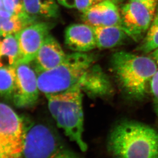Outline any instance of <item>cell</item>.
Instances as JSON below:
<instances>
[{"mask_svg": "<svg viewBox=\"0 0 158 158\" xmlns=\"http://www.w3.org/2000/svg\"><path fill=\"white\" fill-rule=\"evenodd\" d=\"M94 59L93 55L87 52L68 54L64 61L56 67L35 72L39 89L46 96L80 86L87 70L94 64Z\"/></svg>", "mask_w": 158, "mask_h": 158, "instance_id": "3957f363", "label": "cell"}, {"mask_svg": "<svg viewBox=\"0 0 158 158\" xmlns=\"http://www.w3.org/2000/svg\"><path fill=\"white\" fill-rule=\"evenodd\" d=\"M21 59L18 40L15 34L9 35L2 41L0 67H12Z\"/></svg>", "mask_w": 158, "mask_h": 158, "instance_id": "2e32d148", "label": "cell"}, {"mask_svg": "<svg viewBox=\"0 0 158 158\" xmlns=\"http://www.w3.org/2000/svg\"><path fill=\"white\" fill-rule=\"evenodd\" d=\"M96 37L97 47L109 49L121 45L129 35L121 26H100L93 27Z\"/></svg>", "mask_w": 158, "mask_h": 158, "instance_id": "9a60e30c", "label": "cell"}, {"mask_svg": "<svg viewBox=\"0 0 158 158\" xmlns=\"http://www.w3.org/2000/svg\"><path fill=\"white\" fill-rule=\"evenodd\" d=\"M155 108L156 110V112H157V115H158V104H155Z\"/></svg>", "mask_w": 158, "mask_h": 158, "instance_id": "f1b7e54d", "label": "cell"}, {"mask_svg": "<svg viewBox=\"0 0 158 158\" xmlns=\"http://www.w3.org/2000/svg\"><path fill=\"white\" fill-rule=\"evenodd\" d=\"M15 73L12 67H0V96L7 100H12L15 89Z\"/></svg>", "mask_w": 158, "mask_h": 158, "instance_id": "e0dca14e", "label": "cell"}, {"mask_svg": "<svg viewBox=\"0 0 158 158\" xmlns=\"http://www.w3.org/2000/svg\"><path fill=\"white\" fill-rule=\"evenodd\" d=\"M149 85L155 105L158 104V69L151 79Z\"/></svg>", "mask_w": 158, "mask_h": 158, "instance_id": "44dd1931", "label": "cell"}, {"mask_svg": "<svg viewBox=\"0 0 158 158\" xmlns=\"http://www.w3.org/2000/svg\"><path fill=\"white\" fill-rule=\"evenodd\" d=\"M52 158H82L71 149L64 148Z\"/></svg>", "mask_w": 158, "mask_h": 158, "instance_id": "603a6c76", "label": "cell"}, {"mask_svg": "<svg viewBox=\"0 0 158 158\" xmlns=\"http://www.w3.org/2000/svg\"><path fill=\"white\" fill-rule=\"evenodd\" d=\"M53 26V24L49 22H37L25 27L15 34L19 45L20 59L28 62L34 61Z\"/></svg>", "mask_w": 158, "mask_h": 158, "instance_id": "9c48e42d", "label": "cell"}, {"mask_svg": "<svg viewBox=\"0 0 158 158\" xmlns=\"http://www.w3.org/2000/svg\"><path fill=\"white\" fill-rule=\"evenodd\" d=\"M82 14L84 23L93 27L121 26L120 10L111 0L97 3Z\"/></svg>", "mask_w": 158, "mask_h": 158, "instance_id": "30bf717a", "label": "cell"}, {"mask_svg": "<svg viewBox=\"0 0 158 158\" xmlns=\"http://www.w3.org/2000/svg\"><path fill=\"white\" fill-rule=\"evenodd\" d=\"M23 28H24V25L19 15H12L9 18L2 17V32L3 37L17 34Z\"/></svg>", "mask_w": 158, "mask_h": 158, "instance_id": "d6986e66", "label": "cell"}, {"mask_svg": "<svg viewBox=\"0 0 158 158\" xmlns=\"http://www.w3.org/2000/svg\"><path fill=\"white\" fill-rule=\"evenodd\" d=\"M80 87L91 98L104 97L113 92V87L108 77L100 66L93 64L86 72Z\"/></svg>", "mask_w": 158, "mask_h": 158, "instance_id": "5bb4252c", "label": "cell"}, {"mask_svg": "<svg viewBox=\"0 0 158 158\" xmlns=\"http://www.w3.org/2000/svg\"><path fill=\"white\" fill-rule=\"evenodd\" d=\"M107 148L114 158H158V132L139 122L121 121L110 131Z\"/></svg>", "mask_w": 158, "mask_h": 158, "instance_id": "6da1fadb", "label": "cell"}, {"mask_svg": "<svg viewBox=\"0 0 158 158\" xmlns=\"http://www.w3.org/2000/svg\"><path fill=\"white\" fill-rule=\"evenodd\" d=\"M5 7L15 15H20L23 11V0H3Z\"/></svg>", "mask_w": 158, "mask_h": 158, "instance_id": "ffe728a7", "label": "cell"}, {"mask_svg": "<svg viewBox=\"0 0 158 158\" xmlns=\"http://www.w3.org/2000/svg\"><path fill=\"white\" fill-rule=\"evenodd\" d=\"M2 17L0 15V36H2Z\"/></svg>", "mask_w": 158, "mask_h": 158, "instance_id": "4316f807", "label": "cell"}, {"mask_svg": "<svg viewBox=\"0 0 158 158\" xmlns=\"http://www.w3.org/2000/svg\"><path fill=\"white\" fill-rule=\"evenodd\" d=\"M31 64L20 59L12 66L15 82L12 101L19 108L34 106L38 100L37 73Z\"/></svg>", "mask_w": 158, "mask_h": 158, "instance_id": "52a82bcc", "label": "cell"}, {"mask_svg": "<svg viewBox=\"0 0 158 158\" xmlns=\"http://www.w3.org/2000/svg\"><path fill=\"white\" fill-rule=\"evenodd\" d=\"M65 43L70 50L77 52H87L96 48L94 28L85 23L70 25L65 32Z\"/></svg>", "mask_w": 158, "mask_h": 158, "instance_id": "4fadbf2b", "label": "cell"}, {"mask_svg": "<svg viewBox=\"0 0 158 158\" xmlns=\"http://www.w3.org/2000/svg\"><path fill=\"white\" fill-rule=\"evenodd\" d=\"M132 1H137L145 5L148 7L152 10L156 11L158 0H129Z\"/></svg>", "mask_w": 158, "mask_h": 158, "instance_id": "cb8c5ba5", "label": "cell"}, {"mask_svg": "<svg viewBox=\"0 0 158 158\" xmlns=\"http://www.w3.org/2000/svg\"><path fill=\"white\" fill-rule=\"evenodd\" d=\"M105 1H106V0H97V1L98 3L101 2Z\"/></svg>", "mask_w": 158, "mask_h": 158, "instance_id": "f546056e", "label": "cell"}, {"mask_svg": "<svg viewBox=\"0 0 158 158\" xmlns=\"http://www.w3.org/2000/svg\"><path fill=\"white\" fill-rule=\"evenodd\" d=\"M24 141L23 118L0 102V158H22Z\"/></svg>", "mask_w": 158, "mask_h": 158, "instance_id": "8992f818", "label": "cell"}, {"mask_svg": "<svg viewBox=\"0 0 158 158\" xmlns=\"http://www.w3.org/2000/svg\"><path fill=\"white\" fill-rule=\"evenodd\" d=\"M24 123V158H52L65 148L53 126L43 122Z\"/></svg>", "mask_w": 158, "mask_h": 158, "instance_id": "5b68a950", "label": "cell"}, {"mask_svg": "<svg viewBox=\"0 0 158 158\" xmlns=\"http://www.w3.org/2000/svg\"><path fill=\"white\" fill-rule=\"evenodd\" d=\"M1 37V36H0ZM2 41L0 40V50H1V47Z\"/></svg>", "mask_w": 158, "mask_h": 158, "instance_id": "4dcf8cb0", "label": "cell"}, {"mask_svg": "<svg viewBox=\"0 0 158 158\" xmlns=\"http://www.w3.org/2000/svg\"><path fill=\"white\" fill-rule=\"evenodd\" d=\"M156 12L142 3L129 1L120 9L122 27L134 41H139L148 32Z\"/></svg>", "mask_w": 158, "mask_h": 158, "instance_id": "ba28073f", "label": "cell"}, {"mask_svg": "<svg viewBox=\"0 0 158 158\" xmlns=\"http://www.w3.org/2000/svg\"><path fill=\"white\" fill-rule=\"evenodd\" d=\"M97 3V0H76L75 8L83 13Z\"/></svg>", "mask_w": 158, "mask_h": 158, "instance_id": "7402d4cb", "label": "cell"}, {"mask_svg": "<svg viewBox=\"0 0 158 158\" xmlns=\"http://www.w3.org/2000/svg\"><path fill=\"white\" fill-rule=\"evenodd\" d=\"M151 57L155 61L158 65V48L151 52Z\"/></svg>", "mask_w": 158, "mask_h": 158, "instance_id": "484cf974", "label": "cell"}, {"mask_svg": "<svg viewBox=\"0 0 158 158\" xmlns=\"http://www.w3.org/2000/svg\"><path fill=\"white\" fill-rule=\"evenodd\" d=\"M111 1L117 4L118 3H121L122 2L124 1V0H111Z\"/></svg>", "mask_w": 158, "mask_h": 158, "instance_id": "83f0119b", "label": "cell"}, {"mask_svg": "<svg viewBox=\"0 0 158 158\" xmlns=\"http://www.w3.org/2000/svg\"><path fill=\"white\" fill-rule=\"evenodd\" d=\"M66 56L56 39L49 34L31 62L35 72L49 70L62 63Z\"/></svg>", "mask_w": 158, "mask_h": 158, "instance_id": "8fae6325", "label": "cell"}, {"mask_svg": "<svg viewBox=\"0 0 158 158\" xmlns=\"http://www.w3.org/2000/svg\"><path fill=\"white\" fill-rule=\"evenodd\" d=\"M46 97L49 110L57 126L64 131L71 141L76 143L81 151H86L87 146L83 138V94L80 87Z\"/></svg>", "mask_w": 158, "mask_h": 158, "instance_id": "277c9868", "label": "cell"}, {"mask_svg": "<svg viewBox=\"0 0 158 158\" xmlns=\"http://www.w3.org/2000/svg\"><path fill=\"white\" fill-rule=\"evenodd\" d=\"M111 68L118 84L128 99H144L151 79L158 70V64L151 56L121 51L114 53Z\"/></svg>", "mask_w": 158, "mask_h": 158, "instance_id": "7a4b0ae2", "label": "cell"}, {"mask_svg": "<svg viewBox=\"0 0 158 158\" xmlns=\"http://www.w3.org/2000/svg\"><path fill=\"white\" fill-rule=\"evenodd\" d=\"M23 11L19 17L25 27L44 19H55L59 8L55 0H23Z\"/></svg>", "mask_w": 158, "mask_h": 158, "instance_id": "7c38bea8", "label": "cell"}, {"mask_svg": "<svg viewBox=\"0 0 158 158\" xmlns=\"http://www.w3.org/2000/svg\"><path fill=\"white\" fill-rule=\"evenodd\" d=\"M61 5L69 8H73L76 7V0H56Z\"/></svg>", "mask_w": 158, "mask_h": 158, "instance_id": "d4e9b609", "label": "cell"}, {"mask_svg": "<svg viewBox=\"0 0 158 158\" xmlns=\"http://www.w3.org/2000/svg\"><path fill=\"white\" fill-rule=\"evenodd\" d=\"M154 20L139 48L143 53H151L158 48V8Z\"/></svg>", "mask_w": 158, "mask_h": 158, "instance_id": "ac0fdd59", "label": "cell"}]
</instances>
